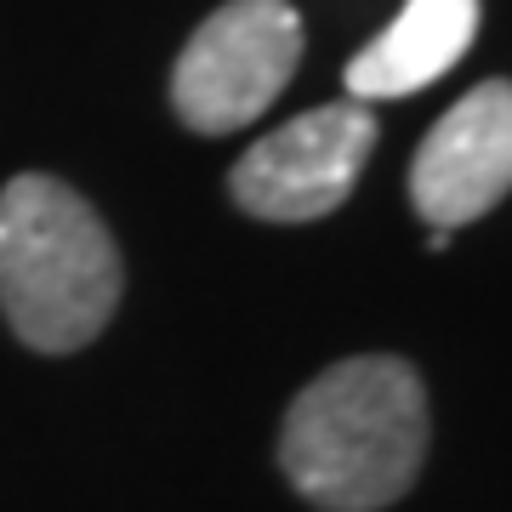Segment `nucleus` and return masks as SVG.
Returning <instances> with one entry per match:
<instances>
[{
	"label": "nucleus",
	"mask_w": 512,
	"mask_h": 512,
	"mask_svg": "<svg viewBox=\"0 0 512 512\" xmlns=\"http://www.w3.org/2000/svg\"><path fill=\"white\" fill-rule=\"evenodd\" d=\"M427 461V393L410 359L359 353L319 370L285 410L279 467L319 512H382Z\"/></svg>",
	"instance_id": "obj_1"
},
{
	"label": "nucleus",
	"mask_w": 512,
	"mask_h": 512,
	"mask_svg": "<svg viewBox=\"0 0 512 512\" xmlns=\"http://www.w3.org/2000/svg\"><path fill=\"white\" fill-rule=\"evenodd\" d=\"M126 296L109 222L63 177L18 171L0 188V313L23 348H92Z\"/></svg>",
	"instance_id": "obj_2"
},
{
	"label": "nucleus",
	"mask_w": 512,
	"mask_h": 512,
	"mask_svg": "<svg viewBox=\"0 0 512 512\" xmlns=\"http://www.w3.org/2000/svg\"><path fill=\"white\" fill-rule=\"evenodd\" d=\"M302 63V18L291 0H228L194 29L171 69V109L188 131L228 137L274 109Z\"/></svg>",
	"instance_id": "obj_3"
},
{
	"label": "nucleus",
	"mask_w": 512,
	"mask_h": 512,
	"mask_svg": "<svg viewBox=\"0 0 512 512\" xmlns=\"http://www.w3.org/2000/svg\"><path fill=\"white\" fill-rule=\"evenodd\" d=\"M376 148L370 103H325L285 120L279 131L256 137L239 154L228 194L256 222H319L348 205L359 171Z\"/></svg>",
	"instance_id": "obj_4"
},
{
	"label": "nucleus",
	"mask_w": 512,
	"mask_h": 512,
	"mask_svg": "<svg viewBox=\"0 0 512 512\" xmlns=\"http://www.w3.org/2000/svg\"><path fill=\"white\" fill-rule=\"evenodd\" d=\"M512 194V80H478L444 109L410 160V205L456 234Z\"/></svg>",
	"instance_id": "obj_5"
},
{
	"label": "nucleus",
	"mask_w": 512,
	"mask_h": 512,
	"mask_svg": "<svg viewBox=\"0 0 512 512\" xmlns=\"http://www.w3.org/2000/svg\"><path fill=\"white\" fill-rule=\"evenodd\" d=\"M478 0H404L399 18L348 63L342 86L353 103H387L433 86L467 57L478 35Z\"/></svg>",
	"instance_id": "obj_6"
}]
</instances>
